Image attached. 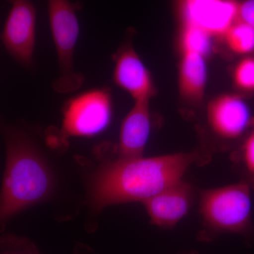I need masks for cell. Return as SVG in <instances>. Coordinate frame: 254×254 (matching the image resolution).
I'll use <instances>...</instances> for the list:
<instances>
[{
  "mask_svg": "<svg viewBox=\"0 0 254 254\" xmlns=\"http://www.w3.org/2000/svg\"><path fill=\"white\" fill-rule=\"evenodd\" d=\"M180 38L182 52H193L205 58L213 49V36L200 28L181 26Z\"/></svg>",
  "mask_w": 254,
  "mask_h": 254,
  "instance_id": "9a60e30c",
  "label": "cell"
},
{
  "mask_svg": "<svg viewBox=\"0 0 254 254\" xmlns=\"http://www.w3.org/2000/svg\"><path fill=\"white\" fill-rule=\"evenodd\" d=\"M81 4L70 0H48V16L58 64L59 76L53 83L58 93H72L81 88L85 78L73 68V54L79 35L78 10Z\"/></svg>",
  "mask_w": 254,
  "mask_h": 254,
  "instance_id": "5b68a950",
  "label": "cell"
},
{
  "mask_svg": "<svg viewBox=\"0 0 254 254\" xmlns=\"http://www.w3.org/2000/svg\"><path fill=\"white\" fill-rule=\"evenodd\" d=\"M230 160L240 182L254 190V127L230 153Z\"/></svg>",
  "mask_w": 254,
  "mask_h": 254,
  "instance_id": "4fadbf2b",
  "label": "cell"
},
{
  "mask_svg": "<svg viewBox=\"0 0 254 254\" xmlns=\"http://www.w3.org/2000/svg\"><path fill=\"white\" fill-rule=\"evenodd\" d=\"M181 26L223 38L237 19L240 0H173Z\"/></svg>",
  "mask_w": 254,
  "mask_h": 254,
  "instance_id": "52a82bcc",
  "label": "cell"
},
{
  "mask_svg": "<svg viewBox=\"0 0 254 254\" xmlns=\"http://www.w3.org/2000/svg\"><path fill=\"white\" fill-rule=\"evenodd\" d=\"M11 7L1 40L9 54L25 67H31L36 45V10L31 0H9Z\"/></svg>",
  "mask_w": 254,
  "mask_h": 254,
  "instance_id": "ba28073f",
  "label": "cell"
},
{
  "mask_svg": "<svg viewBox=\"0 0 254 254\" xmlns=\"http://www.w3.org/2000/svg\"><path fill=\"white\" fill-rule=\"evenodd\" d=\"M115 83L131 95L134 101L150 100L155 95L151 75L131 42L125 41L113 55Z\"/></svg>",
  "mask_w": 254,
  "mask_h": 254,
  "instance_id": "30bf717a",
  "label": "cell"
},
{
  "mask_svg": "<svg viewBox=\"0 0 254 254\" xmlns=\"http://www.w3.org/2000/svg\"><path fill=\"white\" fill-rule=\"evenodd\" d=\"M183 254H198L196 252H195V251H193V252H189V253H185Z\"/></svg>",
  "mask_w": 254,
  "mask_h": 254,
  "instance_id": "d6986e66",
  "label": "cell"
},
{
  "mask_svg": "<svg viewBox=\"0 0 254 254\" xmlns=\"http://www.w3.org/2000/svg\"><path fill=\"white\" fill-rule=\"evenodd\" d=\"M254 127V117L242 96L220 95L207 106L198 148L212 158L217 153H231Z\"/></svg>",
  "mask_w": 254,
  "mask_h": 254,
  "instance_id": "277c9868",
  "label": "cell"
},
{
  "mask_svg": "<svg viewBox=\"0 0 254 254\" xmlns=\"http://www.w3.org/2000/svg\"><path fill=\"white\" fill-rule=\"evenodd\" d=\"M149 102L148 100L135 101L124 120L119 143L120 158L143 157L151 131Z\"/></svg>",
  "mask_w": 254,
  "mask_h": 254,
  "instance_id": "8fae6325",
  "label": "cell"
},
{
  "mask_svg": "<svg viewBox=\"0 0 254 254\" xmlns=\"http://www.w3.org/2000/svg\"><path fill=\"white\" fill-rule=\"evenodd\" d=\"M252 189L242 182L199 192L202 227L197 239L213 242L225 234L249 239L254 232Z\"/></svg>",
  "mask_w": 254,
  "mask_h": 254,
  "instance_id": "3957f363",
  "label": "cell"
},
{
  "mask_svg": "<svg viewBox=\"0 0 254 254\" xmlns=\"http://www.w3.org/2000/svg\"><path fill=\"white\" fill-rule=\"evenodd\" d=\"M212 157L199 148L153 158H120L95 175L91 200L96 208L149 199L183 180L193 165H206Z\"/></svg>",
  "mask_w": 254,
  "mask_h": 254,
  "instance_id": "6da1fadb",
  "label": "cell"
},
{
  "mask_svg": "<svg viewBox=\"0 0 254 254\" xmlns=\"http://www.w3.org/2000/svg\"><path fill=\"white\" fill-rule=\"evenodd\" d=\"M237 88L247 93H254V58L247 57L237 64L234 72Z\"/></svg>",
  "mask_w": 254,
  "mask_h": 254,
  "instance_id": "2e32d148",
  "label": "cell"
},
{
  "mask_svg": "<svg viewBox=\"0 0 254 254\" xmlns=\"http://www.w3.org/2000/svg\"><path fill=\"white\" fill-rule=\"evenodd\" d=\"M179 67V92L184 101L195 106L203 102L207 81L204 57L193 52H182Z\"/></svg>",
  "mask_w": 254,
  "mask_h": 254,
  "instance_id": "7c38bea8",
  "label": "cell"
},
{
  "mask_svg": "<svg viewBox=\"0 0 254 254\" xmlns=\"http://www.w3.org/2000/svg\"><path fill=\"white\" fill-rule=\"evenodd\" d=\"M111 118L109 90H91L66 103L64 110L63 130L71 136H92L104 130Z\"/></svg>",
  "mask_w": 254,
  "mask_h": 254,
  "instance_id": "8992f818",
  "label": "cell"
},
{
  "mask_svg": "<svg viewBox=\"0 0 254 254\" xmlns=\"http://www.w3.org/2000/svg\"><path fill=\"white\" fill-rule=\"evenodd\" d=\"M196 195L195 187L183 179L143 203L152 224L173 228L190 213Z\"/></svg>",
  "mask_w": 254,
  "mask_h": 254,
  "instance_id": "9c48e42d",
  "label": "cell"
},
{
  "mask_svg": "<svg viewBox=\"0 0 254 254\" xmlns=\"http://www.w3.org/2000/svg\"><path fill=\"white\" fill-rule=\"evenodd\" d=\"M237 21L247 23L254 28V0H240Z\"/></svg>",
  "mask_w": 254,
  "mask_h": 254,
  "instance_id": "ac0fdd59",
  "label": "cell"
},
{
  "mask_svg": "<svg viewBox=\"0 0 254 254\" xmlns=\"http://www.w3.org/2000/svg\"><path fill=\"white\" fill-rule=\"evenodd\" d=\"M223 38L230 49L237 54L247 55L254 53V28L247 23L235 21Z\"/></svg>",
  "mask_w": 254,
  "mask_h": 254,
  "instance_id": "5bb4252c",
  "label": "cell"
},
{
  "mask_svg": "<svg viewBox=\"0 0 254 254\" xmlns=\"http://www.w3.org/2000/svg\"><path fill=\"white\" fill-rule=\"evenodd\" d=\"M1 254H40L31 241L12 235L1 239Z\"/></svg>",
  "mask_w": 254,
  "mask_h": 254,
  "instance_id": "e0dca14e",
  "label": "cell"
},
{
  "mask_svg": "<svg viewBox=\"0 0 254 254\" xmlns=\"http://www.w3.org/2000/svg\"><path fill=\"white\" fill-rule=\"evenodd\" d=\"M6 165L1 190V222L44 199L51 192L53 177L48 165L26 136L7 135Z\"/></svg>",
  "mask_w": 254,
  "mask_h": 254,
  "instance_id": "7a4b0ae2",
  "label": "cell"
}]
</instances>
